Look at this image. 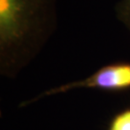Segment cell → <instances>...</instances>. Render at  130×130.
<instances>
[{"instance_id": "1", "label": "cell", "mask_w": 130, "mask_h": 130, "mask_svg": "<svg viewBox=\"0 0 130 130\" xmlns=\"http://www.w3.org/2000/svg\"><path fill=\"white\" fill-rule=\"evenodd\" d=\"M56 0H0V70L14 76L32 60L55 26Z\"/></svg>"}, {"instance_id": "2", "label": "cell", "mask_w": 130, "mask_h": 130, "mask_svg": "<svg viewBox=\"0 0 130 130\" xmlns=\"http://www.w3.org/2000/svg\"><path fill=\"white\" fill-rule=\"evenodd\" d=\"M83 88L95 89L111 93H121L128 91L130 90V63L118 62L103 66L102 68L94 71L93 74L88 77L50 89L29 101H24L20 104V107L27 106L28 104L35 102L45 96L64 93L74 89Z\"/></svg>"}, {"instance_id": "3", "label": "cell", "mask_w": 130, "mask_h": 130, "mask_svg": "<svg viewBox=\"0 0 130 130\" xmlns=\"http://www.w3.org/2000/svg\"><path fill=\"white\" fill-rule=\"evenodd\" d=\"M107 130H130V107L122 109L112 117Z\"/></svg>"}, {"instance_id": "4", "label": "cell", "mask_w": 130, "mask_h": 130, "mask_svg": "<svg viewBox=\"0 0 130 130\" xmlns=\"http://www.w3.org/2000/svg\"><path fill=\"white\" fill-rule=\"evenodd\" d=\"M116 13L120 21L130 31V0H120L116 6Z\"/></svg>"}]
</instances>
